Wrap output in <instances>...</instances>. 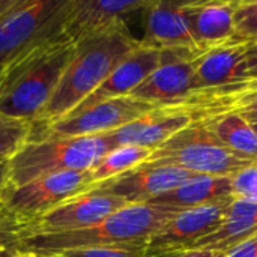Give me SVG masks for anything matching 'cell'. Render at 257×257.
<instances>
[{
	"mask_svg": "<svg viewBox=\"0 0 257 257\" xmlns=\"http://www.w3.org/2000/svg\"><path fill=\"white\" fill-rule=\"evenodd\" d=\"M75 44L65 35L44 42L5 65L0 113L33 123L54 95Z\"/></svg>",
	"mask_w": 257,
	"mask_h": 257,
	"instance_id": "obj_1",
	"label": "cell"
},
{
	"mask_svg": "<svg viewBox=\"0 0 257 257\" xmlns=\"http://www.w3.org/2000/svg\"><path fill=\"white\" fill-rule=\"evenodd\" d=\"M140 45L130 29H119L87 38L75 44L59 86L32 128L56 122L80 102L90 96L120 63V60Z\"/></svg>",
	"mask_w": 257,
	"mask_h": 257,
	"instance_id": "obj_2",
	"label": "cell"
},
{
	"mask_svg": "<svg viewBox=\"0 0 257 257\" xmlns=\"http://www.w3.org/2000/svg\"><path fill=\"white\" fill-rule=\"evenodd\" d=\"M178 212L181 211L163 205H126L89 229L21 238L20 251L24 257H41L96 245H146V242Z\"/></svg>",
	"mask_w": 257,
	"mask_h": 257,
	"instance_id": "obj_3",
	"label": "cell"
},
{
	"mask_svg": "<svg viewBox=\"0 0 257 257\" xmlns=\"http://www.w3.org/2000/svg\"><path fill=\"white\" fill-rule=\"evenodd\" d=\"M111 149L107 134L29 140L9 160V185L20 187L38 178L63 172L90 170Z\"/></svg>",
	"mask_w": 257,
	"mask_h": 257,
	"instance_id": "obj_4",
	"label": "cell"
},
{
	"mask_svg": "<svg viewBox=\"0 0 257 257\" xmlns=\"http://www.w3.org/2000/svg\"><path fill=\"white\" fill-rule=\"evenodd\" d=\"M74 0H15L0 18V65L65 36Z\"/></svg>",
	"mask_w": 257,
	"mask_h": 257,
	"instance_id": "obj_5",
	"label": "cell"
},
{
	"mask_svg": "<svg viewBox=\"0 0 257 257\" xmlns=\"http://www.w3.org/2000/svg\"><path fill=\"white\" fill-rule=\"evenodd\" d=\"M148 163L176 166L203 176H235L256 164L227 151L202 120H193L157 148Z\"/></svg>",
	"mask_w": 257,
	"mask_h": 257,
	"instance_id": "obj_6",
	"label": "cell"
},
{
	"mask_svg": "<svg viewBox=\"0 0 257 257\" xmlns=\"http://www.w3.org/2000/svg\"><path fill=\"white\" fill-rule=\"evenodd\" d=\"M154 108L157 107L133 96L104 99L84 110L69 111L53 123L32 128L29 140L45 137H95L111 134Z\"/></svg>",
	"mask_w": 257,
	"mask_h": 257,
	"instance_id": "obj_7",
	"label": "cell"
},
{
	"mask_svg": "<svg viewBox=\"0 0 257 257\" xmlns=\"http://www.w3.org/2000/svg\"><path fill=\"white\" fill-rule=\"evenodd\" d=\"M92 187L90 170L48 175L20 187L8 185L5 191V211L23 227L66 200L89 191Z\"/></svg>",
	"mask_w": 257,
	"mask_h": 257,
	"instance_id": "obj_8",
	"label": "cell"
},
{
	"mask_svg": "<svg viewBox=\"0 0 257 257\" xmlns=\"http://www.w3.org/2000/svg\"><path fill=\"white\" fill-rule=\"evenodd\" d=\"M126 205L125 200L116 196L98 190H89L23 226L20 229V236L27 238L89 229Z\"/></svg>",
	"mask_w": 257,
	"mask_h": 257,
	"instance_id": "obj_9",
	"label": "cell"
},
{
	"mask_svg": "<svg viewBox=\"0 0 257 257\" xmlns=\"http://www.w3.org/2000/svg\"><path fill=\"white\" fill-rule=\"evenodd\" d=\"M196 57L199 54L191 51H161L160 66L130 96L155 107H181L197 90Z\"/></svg>",
	"mask_w": 257,
	"mask_h": 257,
	"instance_id": "obj_10",
	"label": "cell"
},
{
	"mask_svg": "<svg viewBox=\"0 0 257 257\" xmlns=\"http://www.w3.org/2000/svg\"><path fill=\"white\" fill-rule=\"evenodd\" d=\"M194 175L169 164L143 163L113 179L99 182L90 190H98L125 200L128 205L151 203L160 196L178 188Z\"/></svg>",
	"mask_w": 257,
	"mask_h": 257,
	"instance_id": "obj_11",
	"label": "cell"
},
{
	"mask_svg": "<svg viewBox=\"0 0 257 257\" xmlns=\"http://www.w3.org/2000/svg\"><path fill=\"white\" fill-rule=\"evenodd\" d=\"M149 0H74L65 35L78 44L107 32L128 29V21L142 17Z\"/></svg>",
	"mask_w": 257,
	"mask_h": 257,
	"instance_id": "obj_12",
	"label": "cell"
},
{
	"mask_svg": "<svg viewBox=\"0 0 257 257\" xmlns=\"http://www.w3.org/2000/svg\"><path fill=\"white\" fill-rule=\"evenodd\" d=\"M229 203L178 212L146 242V256L163 251L188 250L197 241L218 229L224 220Z\"/></svg>",
	"mask_w": 257,
	"mask_h": 257,
	"instance_id": "obj_13",
	"label": "cell"
},
{
	"mask_svg": "<svg viewBox=\"0 0 257 257\" xmlns=\"http://www.w3.org/2000/svg\"><path fill=\"white\" fill-rule=\"evenodd\" d=\"M145 36L140 42L161 51L181 50L202 54L190 32L182 3L149 0L143 14Z\"/></svg>",
	"mask_w": 257,
	"mask_h": 257,
	"instance_id": "obj_14",
	"label": "cell"
},
{
	"mask_svg": "<svg viewBox=\"0 0 257 257\" xmlns=\"http://www.w3.org/2000/svg\"><path fill=\"white\" fill-rule=\"evenodd\" d=\"M191 122V116L181 108L157 107L107 136L113 149L119 146H139L154 152Z\"/></svg>",
	"mask_w": 257,
	"mask_h": 257,
	"instance_id": "obj_15",
	"label": "cell"
},
{
	"mask_svg": "<svg viewBox=\"0 0 257 257\" xmlns=\"http://www.w3.org/2000/svg\"><path fill=\"white\" fill-rule=\"evenodd\" d=\"M160 63L161 50L146 47L140 42L139 47H136L120 60V63L111 71L105 81L72 111L84 110L104 99L130 96L160 66Z\"/></svg>",
	"mask_w": 257,
	"mask_h": 257,
	"instance_id": "obj_16",
	"label": "cell"
},
{
	"mask_svg": "<svg viewBox=\"0 0 257 257\" xmlns=\"http://www.w3.org/2000/svg\"><path fill=\"white\" fill-rule=\"evenodd\" d=\"M182 8L200 53L230 44L235 33V0L188 2Z\"/></svg>",
	"mask_w": 257,
	"mask_h": 257,
	"instance_id": "obj_17",
	"label": "cell"
},
{
	"mask_svg": "<svg viewBox=\"0 0 257 257\" xmlns=\"http://www.w3.org/2000/svg\"><path fill=\"white\" fill-rule=\"evenodd\" d=\"M194 75L197 90L248 83L244 45L227 44L202 53L194 59Z\"/></svg>",
	"mask_w": 257,
	"mask_h": 257,
	"instance_id": "obj_18",
	"label": "cell"
},
{
	"mask_svg": "<svg viewBox=\"0 0 257 257\" xmlns=\"http://www.w3.org/2000/svg\"><path fill=\"white\" fill-rule=\"evenodd\" d=\"M257 233V202L248 199H233L226 209L223 223L215 232L197 241L188 250H206L227 254Z\"/></svg>",
	"mask_w": 257,
	"mask_h": 257,
	"instance_id": "obj_19",
	"label": "cell"
},
{
	"mask_svg": "<svg viewBox=\"0 0 257 257\" xmlns=\"http://www.w3.org/2000/svg\"><path fill=\"white\" fill-rule=\"evenodd\" d=\"M235 199L233 176H203L194 175L178 188L152 200V205H163L179 211L215 206Z\"/></svg>",
	"mask_w": 257,
	"mask_h": 257,
	"instance_id": "obj_20",
	"label": "cell"
},
{
	"mask_svg": "<svg viewBox=\"0 0 257 257\" xmlns=\"http://www.w3.org/2000/svg\"><path fill=\"white\" fill-rule=\"evenodd\" d=\"M196 120H202L227 151L257 164V136L244 116L236 111H224Z\"/></svg>",
	"mask_w": 257,
	"mask_h": 257,
	"instance_id": "obj_21",
	"label": "cell"
},
{
	"mask_svg": "<svg viewBox=\"0 0 257 257\" xmlns=\"http://www.w3.org/2000/svg\"><path fill=\"white\" fill-rule=\"evenodd\" d=\"M152 151L139 146H119L107 152L92 169L93 185L113 179L148 161Z\"/></svg>",
	"mask_w": 257,
	"mask_h": 257,
	"instance_id": "obj_22",
	"label": "cell"
},
{
	"mask_svg": "<svg viewBox=\"0 0 257 257\" xmlns=\"http://www.w3.org/2000/svg\"><path fill=\"white\" fill-rule=\"evenodd\" d=\"M32 123L0 113V158H12L30 139Z\"/></svg>",
	"mask_w": 257,
	"mask_h": 257,
	"instance_id": "obj_23",
	"label": "cell"
},
{
	"mask_svg": "<svg viewBox=\"0 0 257 257\" xmlns=\"http://www.w3.org/2000/svg\"><path fill=\"white\" fill-rule=\"evenodd\" d=\"M235 33L230 44L257 41V0H235Z\"/></svg>",
	"mask_w": 257,
	"mask_h": 257,
	"instance_id": "obj_24",
	"label": "cell"
},
{
	"mask_svg": "<svg viewBox=\"0 0 257 257\" xmlns=\"http://www.w3.org/2000/svg\"><path fill=\"white\" fill-rule=\"evenodd\" d=\"M41 257H146V245L142 244L96 245V247L66 250V251Z\"/></svg>",
	"mask_w": 257,
	"mask_h": 257,
	"instance_id": "obj_25",
	"label": "cell"
},
{
	"mask_svg": "<svg viewBox=\"0 0 257 257\" xmlns=\"http://www.w3.org/2000/svg\"><path fill=\"white\" fill-rule=\"evenodd\" d=\"M21 224L5 209L0 212V257H23L20 251Z\"/></svg>",
	"mask_w": 257,
	"mask_h": 257,
	"instance_id": "obj_26",
	"label": "cell"
},
{
	"mask_svg": "<svg viewBox=\"0 0 257 257\" xmlns=\"http://www.w3.org/2000/svg\"><path fill=\"white\" fill-rule=\"evenodd\" d=\"M235 199H248L257 202V164L233 176Z\"/></svg>",
	"mask_w": 257,
	"mask_h": 257,
	"instance_id": "obj_27",
	"label": "cell"
},
{
	"mask_svg": "<svg viewBox=\"0 0 257 257\" xmlns=\"http://www.w3.org/2000/svg\"><path fill=\"white\" fill-rule=\"evenodd\" d=\"M11 158H0V212L5 209V191L9 185Z\"/></svg>",
	"mask_w": 257,
	"mask_h": 257,
	"instance_id": "obj_28",
	"label": "cell"
},
{
	"mask_svg": "<svg viewBox=\"0 0 257 257\" xmlns=\"http://www.w3.org/2000/svg\"><path fill=\"white\" fill-rule=\"evenodd\" d=\"M226 257H257V233L244 244L229 251Z\"/></svg>",
	"mask_w": 257,
	"mask_h": 257,
	"instance_id": "obj_29",
	"label": "cell"
},
{
	"mask_svg": "<svg viewBox=\"0 0 257 257\" xmlns=\"http://www.w3.org/2000/svg\"><path fill=\"white\" fill-rule=\"evenodd\" d=\"M215 253L206 250H175V251H163L157 254H149L146 257H212Z\"/></svg>",
	"mask_w": 257,
	"mask_h": 257,
	"instance_id": "obj_30",
	"label": "cell"
},
{
	"mask_svg": "<svg viewBox=\"0 0 257 257\" xmlns=\"http://www.w3.org/2000/svg\"><path fill=\"white\" fill-rule=\"evenodd\" d=\"M15 3V0H0V18L6 14V11Z\"/></svg>",
	"mask_w": 257,
	"mask_h": 257,
	"instance_id": "obj_31",
	"label": "cell"
},
{
	"mask_svg": "<svg viewBox=\"0 0 257 257\" xmlns=\"http://www.w3.org/2000/svg\"><path fill=\"white\" fill-rule=\"evenodd\" d=\"M250 123H251V126H253V130H254V133H256V136H257V119L250 120Z\"/></svg>",
	"mask_w": 257,
	"mask_h": 257,
	"instance_id": "obj_32",
	"label": "cell"
},
{
	"mask_svg": "<svg viewBox=\"0 0 257 257\" xmlns=\"http://www.w3.org/2000/svg\"><path fill=\"white\" fill-rule=\"evenodd\" d=\"M3 72H5V66L0 65V84H2V80H3Z\"/></svg>",
	"mask_w": 257,
	"mask_h": 257,
	"instance_id": "obj_33",
	"label": "cell"
},
{
	"mask_svg": "<svg viewBox=\"0 0 257 257\" xmlns=\"http://www.w3.org/2000/svg\"><path fill=\"white\" fill-rule=\"evenodd\" d=\"M212 257H226V254H218V253H217V254H214Z\"/></svg>",
	"mask_w": 257,
	"mask_h": 257,
	"instance_id": "obj_34",
	"label": "cell"
}]
</instances>
